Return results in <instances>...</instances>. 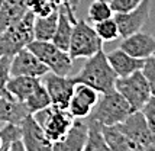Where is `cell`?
<instances>
[{
	"label": "cell",
	"mask_w": 155,
	"mask_h": 151,
	"mask_svg": "<svg viewBox=\"0 0 155 151\" xmlns=\"http://www.w3.org/2000/svg\"><path fill=\"white\" fill-rule=\"evenodd\" d=\"M73 80L75 83L87 84L99 93H107L115 89L117 76L110 67L104 51L100 49L94 55L88 57L80 71L73 76Z\"/></svg>",
	"instance_id": "1"
},
{
	"label": "cell",
	"mask_w": 155,
	"mask_h": 151,
	"mask_svg": "<svg viewBox=\"0 0 155 151\" xmlns=\"http://www.w3.org/2000/svg\"><path fill=\"white\" fill-rule=\"evenodd\" d=\"M132 112L135 110L130 108L128 100L113 89L107 93H101V97H99V102L88 118L99 122L101 126H113L125 121Z\"/></svg>",
	"instance_id": "2"
},
{
	"label": "cell",
	"mask_w": 155,
	"mask_h": 151,
	"mask_svg": "<svg viewBox=\"0 0 155 151\" xmlns=\"http://www.w3.org/2000/svg\"><path fill=\"white\" fill-rule=\"evenodd\" d=\"M35 15L29 10L18 23L0 32V55L13 58L20 49L26 48L35 39L34 36Z\"/></svg>",
	"instance_id": "3"
},
{
	"label": "cell",
	"mask_w": 155,
	"mask_h": 151,
	"mask_svg": "<svg viewBox=\"0 0 155 151\" xmlns=\"http://www.w3.org/2000/svg\"><path fill=\"white\" fill-rule=\"evenodd\" d=\"M101 47L103 41L96 34L94 28H91L87 23V21L80 19L75 22L68 48V54L73 61L77 58H88L94 55L97 51L103 49Z\"/></svg>",
	"instance_id": "4"
},
{
	"label": "cell",
	"mask_w": 155,
	"mask_h": 151,
	"mask_svg": "<svg viewBox=\"0 0 155 151\" xmlns=\"http://www.w3.org/2000/svg\"><path fill=\"white\" fill-rule=\"evenodd\" d=\"M48 67L51 73L58 76H68L73 69V60L67 51L60 49L51 41H34L26 47Z\"/></svg>",
	"instance_id": "5"
},
{
	"label": "cell",
	"mask_w": 155,
	"mask_h": 151,
	"mask_svg": "<svg viewBox=\"0 0 155 151\" xmlns=\"http://www.w3.org/2000/svg\"><path fill=\"white\" fill-rule=\"evenodd\" d=\"M32 116L44 129L45 135L49 138L51 143H57L64 137L71 128L74 118L70 115L67 109H60L55 106H48L45 109L35 112Z\"/></svg>",
	"instance_id": "6"
},
{
	"label": "cell",
	"mask_w": 155,
	"mask_h": 151,
	"mask_svg": "<svg viewBox=\"0 0 155 151\" xmlns=\"http://www.w3.org/2000/svg\"><path fill=\"white\" fill-rule=\"evenodd\" d=\"M115 89L128 100L134 110H141L151 97V89L142 70H138L126 77H117Z\"/></svg>",
	"instance_id": "7"
},
{
	"label": "cell",
	"mask_w": 155,
	"mask_h": 151,
	"mask_svg": "<svg viewBox=\"0 0 155 151\" xmlns=\"http://www.w3.org/2000/svg\"><path fill=\"white\" fill-rule=\"evenodd\" d=\"M41 82L45 86L48 95H49L51 105L60 109H67L75 87V82L73 80V77L58 76L55 73L48 71L47 74L41 77Z\"/></svg>",
	"instance_id": "8"
},
{
	"label": "cell",
	"mask_w": 155,
	"mask_h": 151,
	"mask_svg": "<svg viewBox=\"0 0 155 151\" xmlns=\"http://www.w3.org/2000/svg\"><path fill=\"white\" fill-rule=\"evenodd\" d=\"M149 12H151V0H143L139 6L129 12L116 13L115 21L117 23L119 35L122 38H128L142 31V28L149 21Z\"/></svg>",
	"instance_id": "9"
},
{
	"label": "cell",
	"mask_w": 155,
	"mask_h": 151,
	"mask_svg": "<svg viewBox=\"0 0 155 151\" xmlns=\"http://www.w3.org/2000/svg\"><path fill=\"white\" fill-rule=\"evenodd\" d=\"M99 92L83 83H75L67 110L74 119H86L99 102Z\"/></svg>",
	"instance_id": "10"
},
{
	"label": "cell",
	"mask_w": 155,
	"mask_h": 151,
	"mask_svg": "<svg viewBox=\"0 0 155 151\" xmlns=\"http://www.w3.org/2000/svg\"><path fill=\"white\" fill-rule=\"evenodd\" d=\"M20 141L25 151H52V143L32 115H28L20 124Z\"/></svg>",
	"instance_id": "11"
},
{
	"label": "cell",
	"mask_w": 155,
	"mask_h": 151,
	"mask_svg": "<svg viewBox=\"0 0 155 151\" xmlns=\"http://www.w3.org/2000/svg\"><path fill=\"white\" fill-rule=\"evenodd\" d=\"M122 132H125L129 138H132L135 143L147 148L148 145L155 143V135L151 132L145 118L141 110H135L129 115L125 121L116 125Z\"/></svg>",
	"instance_id": "12"
},
{
	"label": "cell",
	"mask_w": 155,
	"mask_h": 151,
	"mask_svg": "<svg viewBox=\"0 0 155 151\" xmlns=\"http://www.w3.org/2000/svg\"><path fill=\"white\" fill-rule=\"evenodd\" d=\"M48 71L47 65L28 48L20 49L10 61V76H29L41 79Z\"/></svg>",
	"instance_id": "13"
},
{
	"label": "cell",
	"mask_w": 155,
	"mask_h": 151,
	"mask_svg": "<svg viewBox=\"0 0 155 151\" xmlns=\"http://www.w3.org/2000/svg\"><path fill=\"white\" fill-rule=\"evenodd\" d=\"M87 135V119H74L67 134L60 141L52 143V151H84Z\"/></svg>",
	"instance_id": "14"
},
{
	"label": "cell",
	"mask_w": 155,
	"mask_h": 151,
	"mask_svg": "<svg viewBox=\"0 0 155 151\" xmlns=\"http://www.w3.org/2000/svg\"><path fill=\"white\" fill-rule=\"evenodd\" d=\"M119 48L135 58L145 60L155 54V38L152 35L139 31L128 38H123Z\"/></svg>",
	"instance_id": "15"
},
{
	"label": "cell",
	"mask_w": 155,
	"mask_h": 151,
	"mask_svg": "<svg viewBox=\"0 0 155 151\" xmlns=\"http://www.w3.org/2000/svg\"><path fill=\"white\" fill-rule=\"evenodd\" d=\"M106 57H107L110 67L113 69L117 77H126V76H130L138 70H142L143 62H145V60L135 58L120 48L110 51L109 54H106Z\"/></svg>",
	"instance_id": "16"
},
{
	"label": "cell",
	"mask_w": 155,
	"mask_h": 151,
	"mask_svg": "<svg viewBox=\"0 0 155 151\" xmlns=\"http://www.w3.org/2000/svg\"><path fill=\"white\" fill-rule=\"evenodd\" d=\"M41 79L29 76H10L6 83V92L15 100L23 103L39 86Z\"/></svg>",
	"instance_id": "17"
},
{
	"label": "cell",
	"mask_w": 155,
	"mask_h": 151,
	"mask_svg": "<svg viewBox=\"0 0 155 151\" xmlns=\"http://www.w3.org/2000/svg\"><path fill=\"white\" fill-rule=\"evenodd\" d=\"M101 134L107 143L110 151H145V148L122 132L116 125L101 126Z\"/></svg>",
	"instance_id": "18"
},
{
	"label": "cell",
	"mask_w": 155,
	"mask_h": 151,
	"mask_svg": "<svg viewBox=\"0 0 155 151\" xmlns=\"http://www.w3.org/2000/svg\"><path fill=\"white\" fill-rule=\"evenodd\" d=\"M28 12V0H5L0 7V32L18 23Z\"/></svg>",
	"instance_id": "19"
},
{
	"label": "cell",
	"mask_w": 155,
	"mask_h": 151,
	"mask_svg": "<svg viewBox=\"0 0 155 151\" xmlns=\"http://www.w3.org/2000/svg\"><path fill=\"white\" fill-rule=\"evenodd\" d=\"M31 115L23 103L15 100L12 96H0V122L20 125L22 121Z\"/></svg>",
	"instance_id": "20"
},
{
	"label": "cell",
	"mask_w": 155,
	"mask_h": 151,
	"mask_svg": "<svg viewBox=\"0 0 155 151\" xmlns=\"http://www.w3.org/2000/svg\"><path fill=\"white\" fill-rule=\"evenodd\" d=\"M77 22L74 16L68 15L64 9H58V25L55 29V34L52 36V44L57 45L60 49L67 51L70 48V41H71V35H73V28L74 23Z\"/></svg>",
	"instance_id": "21"
},
{
	"label": "cell",
	"mask_w": 155,
	"mask_h": 151,
	"mask_svg": "<svg viewBox=\"0 0 155 151\" xmlns=\"http://www.w3.org/2000/svg\"><path fill=\"white\" fill-rule=\"evenodd\" d=\"M58 25V10L47 16H35L34 36L36 41H52L55 29Z\"/></svg>",
	"instance_id": "22"
},
{
	"label": "cell",
	"mask_w": 155,
	"mask_h": 151,
	"mask_svg": "<svg viewBox=\"0 0 155 151\" xmlns=\"http://www.w3.org/2000/svg\"><path fill=\"white\" fill-rule=\"evenodd\" d=\"M88 124V135L84 151H110L106 139L101 134V125L90 118H86Z\"/></svg>",
	"instance_id": "23"
},
{
	"label": "cell",
	"mask_w": 155,
	"mask_h": 151,
	"mask_svg": "<svg viewBox=\"0 0 155 151\" xmlns=\"http://www.w3.org/2000/svg\"><path fill=\"white\" fill-rule=\"evenodd\" d=\"M23 105L26 106L28 112H29L31 115H34L35 112H38V110H42V109H45V108H48V106H51L49 95H48L45 86L42 84V82H41L39 86L34 90V93L23 102Z\"/></svg>",
	"instance_id": "24"
},
{
	"label": "cell",
	"mask_w": 155,
	"mask_h": 151,
	"mask_svg": "<svg viewBox=\"0 0 155 151\" xmlns=\"http://www.w3.org/2000/svg\"><path fill=\"white\" fill-rule=\"evenodd\" d=\"M94 31L103 42L115 41V39H117V38L120 36L115 18H109L106 21H101V22L94 23Z\"/></svg>",
	"instance_id": "25"
},
{
	"label": "cell",
	"mask_w": 155,
	"mask_h": 151,
	"mask_svg": "<svg viewBox=\"0 0 155 151\" xmlns=\"http://www.w3.org/2000/svg\"><path fill=\"white\" fill-rule=\"evenodd\" d=\"M113 10L110 7V3H106V2H99V0H94L90 6H88V21L93 22V23H97V22L106 21L109 18H113Z\"/></svg>",
	"instance_id": "26"
},
{
	"label": "cell",
	"mask_w": 155,
	"mask_h": 151,
	"mask_svg": "<svg viewBox=\"0 0 155 151\" xmlns=\"http://www.w3.org/2000/svg\"><path fill=\"white\" fill-rule=\"evenodd\" d=\"M10 61L12 58L0 55V96H10L6 92V83L10 77Z\"/></svg>",
	"instance_id": "27"
},
{
	"label": "cell",
	"mask_w": 155,
	"mask_h": 151,
	"mask_svg": "<svg viewBox=\"0 0 155 151\" xmlns=\"http://www.w3.org/2000/svg\"><path fill=\"white\" fill-rule=\"evenodd\" d=\"M142 73L145 76L147 82L149 84V89H151V96L155 97V57H148L145 58L143 62V67H142Z\"/></svg>",
	"instance_id": "28"
},
{
	"label": "cell",
	"mask_w": 155,
	"mask_h": 151,
	"mask_svg": "<svg viewBox=\"0 0 155 151\" xmlns=\"http://www.w3.org/2000/svg\"><path fill=\"white\" fill-rule=\"evenodd\" d=\"M141 112L143 115V118H145V121H147V124H148L151 132L155 135V97L154 96L149 97V100L143 105Z\"/></svg>",
	"instance_id": "29"
},
{
	"label": "cell",
	"mask_w": 155,
	"mask_h": 151,
	"mask_svg": "<svg viewBox=\"0 0 155 151\" xmlns=\"http://www.w3.org/2000/svg\"><path fill=\"white\" fill-rule=\"evenodd\" d=\"M143 0H110V7L115 13H123L135 9Z\"/></svg>",
	"instance_id": "30"
},
{
	"label": "cell",
	"mask_w": 155,
	"mask_h": 151,
	"mask_svg": "<svg viewBox=\"0 0 155 151\" xmlns=\"http://www.w3.org/2000/svg\"><path fill=\"white\" fill-rule=\"evenodd\" d=\"M9 151H25V147H23V144H22V141H20V139H18V141L12 143L10 148H9Z\"/></svg>",
	"instance_id": "31"
},
{
	"label": "cell",
	"mask_w": 155,
	"mask_h": 151,
	"mask_svg": "<svg viewBox=\"0 0 155 151\" xmlns=\"http://www.w3.org/2000/svg\"><path fill=\"white\" fill-rule=\"evenodd\" d=\"M10 145H12V143H9V141H3V139H2V137H0V151L7 150Z\"/></svg>",
	"instance_id": "32"
},
{
	"label": "cell",
	"mask_w": 155,
	"mask_h": 151,
	"mask_svg": "<svg viewBox=\"0 0 155 151\" xmlns=\"http://www.w3.org/2000/svg\"><path fill=\"white\" fill-rule=\"evenodd\" d=\"M145 151H155V143L154 144H151V145H148V147L145 148Z\"/></svg>",
	"instance_id": "33"
},
{
	"label": "cell",
	"mask_w": 155,
	"mask_h": 151,
	"mask_svg": "<svg viewBox=\"0 0 155 151\" xmlns=\"http://www.w3.org/2000/svg\"><path fill=\"white\" fill-rule=\"evenodd\" d=\"M99 2H106V3H110V0H99Z\"/></svg>",
	"instance_id": "34"
},
{
	"label": "cell",
	"mask_w": 155,
	"mask_h": 151,
	"mask_svg": "<svg viewBox=\"0 0 155 151\" xmlns=\"http://www.w3.org/2000/svg\"><path fill=\"white\" fill-rule=\"evenodd\" d=\"M3 2H5V0H0V7H2V5H3Z\"/></svg>",
	"instance_id": "35"
},
{
	"label": "cell",
	"mask_w": 155,
	"mask_h": 151,
	"mask_svg": "<svg viewBox=\"0 0 155 151\" xmlns=\"http://www.w3.org/2000/svg\"><path fill=\"white\" fill-rule=\"evenodd\" d=\"M2 125H3V124H2V122H0V126H2Z\"/></svg>",
	"instance_id": "36"
},
{
	"label": "cell",
	"mask_w": 155,
	"mask_h": 151,
	"mask_svg": "<svg viewBox=\"0 0 155 151\" xmlns=\"http://www.w3.org/2000/svg\"><path fill=\"white\" fill-rule=\"evenodd\" d=\"M154 57H155V54H154Z\"/></svg>",
	"instance_id": "37"
}]
</instances>
